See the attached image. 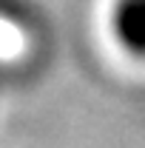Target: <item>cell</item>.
I'll return each mask as SVG.
<instances>
[{"instance_id":"1","label":"cell","mask_w":145,"mask_h":148,"mask_svg":"<svg viewBox=\"0 0 145 148\" xmlns=\"http://www.w3.org/2000/svg\"><path fill=\"white\" fill-rule=\"evenodd\" d=\"M111 32L122 51L145 60V0H114Z\"/></svg>"}]
</instances>
